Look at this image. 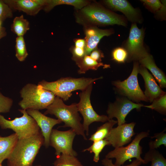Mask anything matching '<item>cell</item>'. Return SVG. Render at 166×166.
I'll return each mask as SVG.
<instances>
[{
  "mask_svg": "<svg viewBox=\"0 0 166 166\" xmlns=\"http://www.w3.org/2000/svg\"><path fill=\"white\" fill-rule=\"evenodd\" d=\"M44 137L40 132L27 138L18 140L7 159L8 166H33L41 147L44 145Z\"/></svg>",
  "mask_w": 166,
  "mask_h": 166,
  "instance_id": "1",
  "label": "cell"
},
{
  "mask_svg": "<svg viewBox=\"0 0 166 166\" xmlns=\"http://www.w3.org/2000/svg\"><path fill=\"white\" fill-rule=\"evenodd\" d=\"M46 109L44 115H54L58 119L64 123V125L61 127H70L77 135L81 136L84 140H87L81 122V118L78 113L77 103L66 105L61 98L56 96L53 103Z\"/></svg>",
  "mask_w": 166,
  "mask_h": 166,
  "instance_id": "2",
  "label": "cell"
},
{
  "mask_svg": "<svg viewBox=\"0 0 166 166\" xmlns=\"http://www.w3.org/2000/svg\"><path fill=\"white\" fill-rule=\"evenodd\" d=\"M102 78L64 77L52 82L43 80L38 85L53 92L56 96L64 101H66L72 96L73 91L78 90L83 91L94 81Z\"/></svg>",
  "mask_w": 166,
  "mask_h": 166,
  "instance_id": "3",
  "label": "cell"
},
{
  "mask_svg": "<svg viewBox=\"0 0 166 166\" xmlns=\"http://www.w3.org/2000/svg\"><path fill=\"white\" fill-rule=\"evenodd\" d=\"M22 100L18 105L22 109L41 110L47 108L56 96L53 92L32 83L24 85L20 92Z\"/></svg>",
  "mask_w": 166,
  "mask_h": 166,
  "instance_id": "4",
  "label": "cell"
},
{
  "mask_svg": "<svg viewBox=\"0 0 166 166\" xmlns=\"http://www.w3.org/2000/svg\"><path fill=\"white\" fill-rule=\"evenodd\" d=\"M18 110L22 114V116L12 120L6 119L0 114L1 128L12 129L17 134L19 140L27 138L38 134L41 131L34 119L28 114L26 110L19 109Z\"/></svg>",
  "mask_w": 166,
  "mask_h": 166,
  "instance_id": "5",
  "label": "cell"
},
{
  "mask_svg": "<svg viewBox=\"0 0 166 166\" xmlns=\"http://www.w3.org/2000/svg\"><path fill=\"white\" fill-rule=\"evenodd\" d=\"M81 10L83 19L91 23L102 26H127L126 21L122 16L98 4L87 5Z\"/></svg>",
  "mask_w": 166,
  "mask_h": 166,
  "instance_id": "6",
  "label": "cell"
},
{
  "mask_svg": "<svg viewBox=\"0 0 166 166\" xmlns=\"http://www.w3.org/2000/svg\"><path fill=\"white\" fill-rule=\"evenodd\" d=\"M149 135L148 131L138 133L129 144L125 147L115 148L106 155L105 158H115L116 160L114 164L117 166L123 165L127 160L133 158L140 160L143 164H145L143 159L140 156L142 153V148L140 143L142 139Z\"/></svg>",
  "mask_w": 166,
  "mask_h": 166,
  "instance_id": "7",
  "label": "cell"
},
{
  "mask_svg": "<svg viewBox=\"0 0 166 166\" xmlns=\"http://www.w3.org/2000/svg\"><path fill=\"white\" fill-rule=\"evenodd\" d=\"M93 84L79 93L80 100L77 103L78 111L83 118L82 125L86 136L89 135V126L91 123L95 122H105L109 120L107 116L98 114L93 108L90 99Z\"/></svg>",
  "mask_w": 166,
  "mask_h": 166,
  "instance_id": "8",
  "label": "cell"
},
{
  "mask_svg": "<svg viewBox=\"0 0 166 166\" xmlns=\"http://www.w3.org/2000/svg\"><path fill=\"white\" fill-rule=\"evenodd\" d=\"M139 66L138 63L135 62L132 71L129 77L123 81H114L113 84L121 93L134 101H148L139 85L137 75Z\"/></svg>",
  "mask_w": 166,
  "mask_h": 166,
  "instance_id": "9",
  "label": "cell"
},
{
  "mask_svg": "<svg viewBox=\"0 0 166 166\" xmlns=\"http://www.w3.org/2000/svg\"><path fill=\"white\" fill-rule=\"evenodd\" d=\"M76 135L71 128L66 131L53 129L49 137V145L55 149V155L57 156L63 154L76 156L77 153L73 148Z\"/></svg>",
  "mask_w": 166,
  "mask_h": 166,
  "instance_id": "10",
  "label": "cell"
},
{
  "mask_svg": "<svg viewBox=\"0 0 166 166\" xmlns=\"http://www.w3.org/2000/svg\"><path fill=\"white\" fill-rule=\"evenodd\" d=\"M144 30L139 29L136 23L131 26L125 44V49L130 59L138 60L147 52L143 45Z\"/></svg>",
  "mask_w": 166,
  "mask_h": 166,
  "instance_id": "11",
  "label": "cell"
},
{
  "mask_svg": "<svg viewBox=\"0 0 166 166\" xmlns=\"http://www.w3.org/2000/svg\"><path fill=\"white\" fill-rule=\"evenodd\" d=\"M144 105L142 104L134 103L126 98L118 99L109 105L106 111L107 116L109 120L116 118L118 125H120L125 123V118L131 111L135 109L140 110Z\"/></svg>",
  "mask_w": 166,
  "mask_h": 166,
  "instance_id": "12",
  "label": "cell"
},
{
  "mask_svg": "<svg viewBox=\"0 0 166 166\" xmlns=\"http://www.w3.org/2000/svg\"><path fill=\"white\" fill-rule=\"evenodd\" d=\"M135 125L136 123L132 122L118 125L112 128L105 139L115 148L123 146L131 141L136 134L134 131Z\"/></svg>",
  "mask_w": 166,
  "mask_h": 166,
  "instance_id": "13",
  "label": "cell"
},
{
  "mask_svg": "<svg viewBox=\"0 0 166 166\" xmlns=\"http://www.w3.org/2000/svg\"><path fill=\"white\" fill-rule=\"evenodd\" d=\"M26 111L34 119L41 129L44 140V145L46 148H48L49 146V137L53 127L62 122L58 119L46 116L38 110L30 109L26 110Z\"/></svg>",
  "mask_w": 166,
  "mask_h": 166,
  "instance_id": "14",
  "label": "cell"
},
{
  "mask_svg": "<svg viewBox=\"0 0 166 166\" xmlns=\"http://www.w3.org/2000/svg\"><path fill=\"white\" fill-rule=\"evenodd\" d=\"M12 10H18L28 15L35 16L43 10L47 0H3Z\"/></svg>",
  "mask_w": 166,
  "mask_h": 166,
  "instance_id": "15",
  "label": "cell"
},
{
  "mask_svg": "<svg viewBox=\"0 0 166 166\" xmlns=\"http://www.w3.org/2000/svg\"><path fill=\"white\" fill-rule=\"evenodd\" d=\"M105 3L110 8L123 13L128 19L133 23H141L139 11L134 8L127 0H107Z\"/></svg>",
  "mask_w": 166,
  "mask_h": 166,
  "instance_id": "16",
  "label": "cell"
},
{
  "mask_svg": "<svg viewBox=\"0 0 166 166\" xmlns=\"http://www.w3.org/2000/svg\"><path fill=\"white\" fill-rule=\"evenodd\" d=\"M139 73L142 76L144 81L145 91L144 94L150 102L165 94L146 68L140 65Z\"/></svg>",
  "mask_w": 166,
  "mask_h": 166,
  "instance_id": "17",
  "label": "cell"
},
{
  "mask_svg": "<svg viewBox=\"0 0 166 166\" xmlns=\"http://www.w3.org/2000/svg\"><path fill=\"white\" fill-rule=\"evenodd\" d=\"M113 33L111 30L101 29L96 27L91 26L86 28L85 30L86 55H89L96 49L98 44L103 37L109 36Z\"/></svg>",
  "mask_w": 166,
  "mask_h": 166,
  "instance_id": "18",
  "label": "cell"
},
{
  "mask_svg": "<svg viewBox=\"0 0 166 166\" xmlns=\"http://www.w3.org/2000/svg\"><path fill=\"white\" fill-rule=\"evenodd\" d=\"M141 65L149 69L159 83L160 87H166V78L163 72L156 65L152 56L147 52L138 60Z\"/></svg>",
  "mask_w": 166,
  "mask_h": 166,
  "instance_id": "19",
  "label": "cell"
},
{
  "mask_svg": "<svg viewBox=\"0 0 166 166\" xmlns=\"http://www.w3.org/2000/svg\"><path fill=\"white\" fill-rule=\"evenodd\" d=\"M18 140L15 133L7 136L0 135V164L7 159Z\"/></svg>",
  "mask_w": 166,
  "mask_h": 166,
  "instance_id": "20",
  "label": "cell"
},
{
  "mask_svg": "<svg viewBox=\"0 0 166 166\" xmlns=\"http://www.w3.org/2000/svg\"><path fill=\"white\" fill-rule=\"evenodd\" d=\"M79 68L78 73L84 74L89 70H96L101 66L106 68L110 67V65L104 64L101 62H98L92 59L89 55H85L82 58L75 61Z\"/></svg>",
  "mask_w": 166,
  "mask_h": 166,
  "instance_id": "21",
  "label": "cell"
},
{
  "mask_svg": "<svg viewBox=\"0 0 166 166\" xmlns=\"http://www.w3.org/2000/svg\"><path fill=\"white\" fill-rule=\"evenodd\" d=\"M88 3L87 1L83 0H47L43 10L46 12H48L55 6L63 4L72 6L77 9H81Z\"/></svg>",
  "mask_w": 166,
  "mask_h": 166,
  "instance_id": "22",
  "label": "cell"
},
{
  "mask_svg": "<svg viewBox=\"0 0 166 166\" xmlns=\"http://www.w3.org/2000/svg\"><path fill=\"white\" fill-rule=\"evenodd\" d=\"M117 123V121L113 119H109L104 124L98 127L95 132L91 136L89 140L94 142L105 139L113 126Z\"/></svg>",
  "mask_w": 166,
  "mask_h": 166,
  "instance_id": "23",
  "label": "cell"
},
{
  "mask_svg": "<svg viewBox=\"0 0 166 166\" xmlns=\"http://www.w3.org/2000/svg\"><path fill=\"white\" fill-rule=\"evenodd\" d=\"M30 29L29 22L22 15L16 17L11 26V31L17 37L23 36Z\"/></svg>",
  "mask_w": 166,
  "mask_h": 166,
  "instance_id": "24",
  "label": "cell"
},
{
  "mask_svg": "<svg viewBox=\"0 0 166 166\" xmlns=\"http://www.w3.org/2000/svg\"><path fill=\"white\" fill-rule=\"evenodd\" d=\"M143 160L145 164L151 162V166H166V159L156 149H150L145 154Z\"/></svg>",
  "mask_w": 166,
  "mask_h": 166,
  "instance_id": "25",
  "label": "cell"
},
{
  "mask_svg": "<svg viewBox=\"0 0 166 166\" xmlns=\"http://www.w3.org/2000/svg\"><path fill=\"white\" fill-rule=\"evenodd\" d=\"M54 166H84L76 156L61 154L57 156Z\"/></svg>",
  "mask_w": 166,
  "mask_h": 166,
  "instance_id": "26",
  "label": "cell"
},
{
  "mask_svg": "<svg viewBox=\"0 0 166 166\" xmlns=\"http://www.w3.org/2000/svg\"><path fill=\"white\" fill-rule=\"evenodd\" d=\"M106 145H110L109 142L105 139L95 141L89 147L83 149L82 152L89 151L94 153L93 161L97 163L99 160V155L104 147Z\"/></svg>",
  "mask_w": 166,
  "mask_h": 166,
  "instance_id": "27",
  "label": "cell"
},
{
  "mask_svg": "<svg viewBox=\"0 0 166 166\" xmlns=\"http://www.w3.org/2000/svg\"><path fill=\"white\" fill-rule=\"evenodd\" d=\"M151 11L159 15L164 14L166 11L165 1L158 0H142L140 1Z\"/></svg>",
  "mask_w": 166,
  "mask_h": 166,
  "instance_id": "28",
  "label": "cell"
},
{
  "mask_svg": "<svg viewBox=\"0 0 166 166\" xmlns=\"http://www.w3.org/2000/svg\"><path fill=\"white\" fill-rule=\"evenodd\" d=\"M15 42V56L19 61H23L28 55L23 36L17 37Z\"/></svg>",
  "mask_w": 166,
  "mask_h": 166,
  "instance_id": "29",
  "label": "cell"
},
{
  "mask_svg": "<svg viewBox=\"0 0 166 166\" xmlns=\"http://www.w3.org/2000/svg\"><path fill=\"white\" fill-rule=\"evenodd\" d=\"M143 107L157 111L160 113L165 114L166 112V94L154 100L152 104L149 105H144Z\"/></svg>",
  "mask_w": 166,
  "mask_h": 166,
  "instance_id": "30",
  "label": "cell"
},
{
  "mask_svg": "<svg viewBox=\"0 0 166 166\" xmlns=\"http://www.w3.org/2000/svg\"><path fill=\"white\" fill-rule=\"evenodd\" d=\"M166 129L159 133H155L153 136L151 137V139H155L154 140H151L149 142L150 149H154L157 148L160 146L164 145L166 147Z\"/></svg>",
  "mask_w": 166,
  "mask_h": 166,
  "instance_id": "31",
  "label": "cell"
},
{
  "mask_svg": "<svg viewBox=\"0 0 166 166\" xmlns=\"http://www.w3.org/2000/svg\"><path fill=\"white\" fill-rule=\"evenodd\" d=\"M13 104L11 98L4 96L0 92V113L9 112Z\"/></svg>",
  "mask_w": 166,
  "mask_h": 166,
  "instance_id": "32",
  "label": "cell"
},
{
  "mask_svg": "<svg viewBox=\"0 0 166 166\" xmlns=\"http://www.w3.org/2000/svg\"><path fill=\"white\" fill-rule=\"evenodd\" d=\"M113 59L119 63L124 62L128 56L126 50L122 48L118 47L114 49L112 53Z\"/></svg>",
  "mask_w": 166,
  "mask_h": 166,
  "instance_id": "33",
  "label": "cell"
},
{
  "mask_svg": "<svg viewBox=\"0 0 166 166\" xmlns=\"http://www.w3.org/2000/svg\"><path fill=\"white\" fill-rule=\"evenodd\" d=\"M12 10L3 0H0V20L2 22L8 18H12Z\"/></svg>",
  "mask_w": 166,
  "mask_h": 166,
  "instance_id": "34",
  "label": "cell"
},
{
  "mask_svg": "<svg viewBox=\"0 0 166 166\" xmlns=\"http://www.w3.org/2000/svg\"><path fill=\"white\" fill-rule=\"evenodd\" d=\"M101 163L104 166H140L142 162L138 159L134 160L130 164L125 166H117L113 163L111 159L105 158L101 160Z\"/></svg>",
  "mask_w": 166,
  "mask_h": 166,
  "instance_id": "35",
  "label": "cell"
},
{
  "mask_svg": "<svg viewBox=\"0 0 166 166\" xmlns=\"http://www.w3.org/2000/svg\"><path fill=\"white\" fill-rule=\"evenodd\" d=\"M72 53L73 59L75 61L82 58L86 55L85 49L74 46Z\"/></svg>",
  "mask_w": 166,
  "mask_h": 166,
  "instance_id": "36",
  "label": "cell"
},
{
  "mask_svg": "<svg viewBox=\"0 0 166 166\" xmlns=\"http://www.w3.org/2000/svg\"><path fill=\"white\" fill-rule=\"evenodd\" d=\"M89 54L92 59L98 62H101V58L104 57L103 53L97 48L93 50Z\"/></svg>",
  "mask_w": 166,
  "mask_h": 166,
  "instance_id": "37",
  "label": "cell"
},
{
  "mask_svg": "<svg viewBox=\"0 0 166 166\" xmlns=\"http://www.w3.org/2000/svg\"><path fill=\"white\" fill-rule=\"evenodd\" d=\"M75 46L85 49V41L84 39H78L75 41Z\"/></svg>",
  "mask_w": 166,
  "mask_h": 166,
  "instance_id": "38",
  "label": "cell"
},
{
  "mask_svg": "<svg viewBox=\"0 0 166 166\" xmlns=\"http://www.w3.org/2000/svg\"><path fill=\"white\" fill-rule=\"evenodd\" d=\"M6 35V29L4 27L2 26L0 28V40L5 37Z\"/></svg>",
  "mask_w": 166,
  "mask_h": 166,
  "instance_id": "39",
  "label": "cell"
},
{
  "mask_svg": "<svg viewBox=\"0 0 166 166\" xmlns=\"http://www.w3.org/2000/svg\"><path fill=\"white\" fill-rule=\"evenodd\" d=\"M2 22H2L0 20V28L2 27Z\"/></svg>",
  "mask_w": 166,
  "mask_h": 166,
  "instance_id": "40",
  "label": "cell"
},
{
  "mask_svg": "<svg viewBox=\"0 0 166 166\" xmlns=\"http://www.w3.org/2000/svg\"><path fill=\"white\" fill-rule=\"evenodd\" d=\"M42 166L40 165H35V166Z\"/></svg>",
  "mask_w": 166,
  "mask_h": 166,
  "instance_id": "41",
  "label": "cell"
},
{
  "mask_svg": "<svg viewBox=\"0 0 166 166\" xmlns=\"http://www.w3.org/2000/svg\"><path fill=\"white\" fill-rule=\"evenodd\" d=\"M0 166H2V164H0Z\"/></svg>",
  "mask_w": 166,
  "mask_h": 166,
  "instance_id": "42",
  "label": "cell"
}]
</instances>
